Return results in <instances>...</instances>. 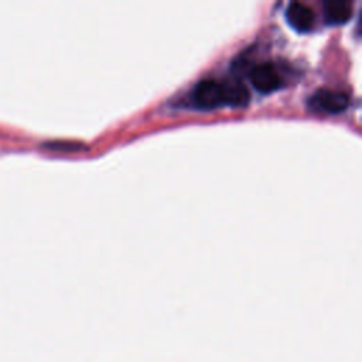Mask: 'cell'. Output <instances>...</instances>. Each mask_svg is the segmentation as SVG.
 Instances as JSON below:
<instances>
[{"label":"cell","instance_id":"1","mask_svg":"<svg viewBox=\"0 0 362 362\" xmlns=\"http://www.w3.org/2000/svg\"><path fill=\"white\" fill-rule=\"evenodd\" d=\"M192 102L198 109H205V110L216 109L225 105L223 82L214 78L201 79L194 86Z\"/></svg>","mask_w":362,"mask_h":362},{"label":"cell","instance_id":"2","mask_svg":"<svg viewBox=\"0 0 362 362\" xmlns=\"http://www.w3.org/2000/svg\"><path fill=\"white\" fill-rule=\"evenodd\" d=\"M308 105L315 112L335 115L348 107L349 96L342 90L320 88L310 96Z\"/></svg>","mask_w":362,"mask_h":362},{"label":"cell","instance_id":"3","mask_svg":"<svg viewBox=\"0 0 362 362\" xmlns=\"http://www.w3.org/2000/svg\"><path fill=\"white\" fill-rule=\"evenodd\" d=\"M250 82L256 90L270 93L281 86V76L273 62L264 61L252 68Z\"/></svg>","mask_w":362,"mask_h":362},{"label":"cell","instance_id":"4","mask_svg":"<svg viewBox=\"0 0 362 362\" xmlns=\"http://www.w3.org/2000/svg\"><path fill=\"white\" fill-rule=\"evenodd\" d=\"M286 18L294 30L305 33L313 28L315 17L313 8L308 4L303 1H291L286 10Z\"/></svg>","mask_w":362,"mask_h":362},{"label":"cell","instance_id":"5","mask_svg":"<svg viewBox=\"0 0 362 362\" xmlns=\"http://www.w3.org/2000/svg\"><path fill=\"white\" fill-rule=\"evenodd\" d=\"M352 14L346 0H328L324 3V18L327 24H344Z\"/></svg>","mask_w":362,"mask_h":362},{"label":"cell","instance_id":"6","mask_svg":"<svg viewBox=\"0 0 362 362\" xmlns=\"http://www.w3.org/2000/svg\"><path fill=\"white\" fill-rule=\"evenodd\" d=\"M223 89H225V103L226 105L240 107L249 102L250 95L242 81L233 79V81L223 82Z\"/></svg>","mask_w":362,"mask_h":362}]
</instances>
